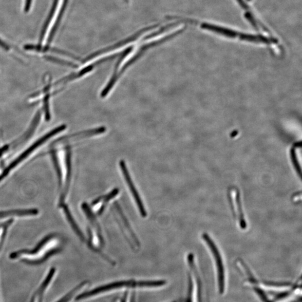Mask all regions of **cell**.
Wrapping results in <instances>:
<instances>
[{
  "mask_svg": "<svg viewBox=\"0 0 302 302\" xmlns=\"http://www.w3.org/2000/svg\"><path fill=\"white\" fill-rule=\"evenodd\" d=\"M165 281L127 280L115 282L97 287L89 292H82L76 297L77 302L94 300L109 294L126 290H154L164 288Z\"/></svg>",
  "mask_w": 302,
  "mask_h": 302,
  "instance_id": "1",
  "label": "cell"
},
{
  "mask_svg": "<svg viewBox=\"0 0 302 302\" xmlns=\"http://www.w3.org/2000/svg\"><path fill=\"white\" fill-rule=\"evenodd\" d=\"M54 237L53 236L45 237L38 245L35 250L15 252L11 255V258L13 259H21L24 262L32 264L33 265L42 263L49 257L54 255L59 250V249L54 250V249L57 248H52V246H47L49 244L51 243V241L54 239Z\"/></svg>",
  "mask_w": 302,
  "mask_h": 302,
  "instance_id": "2",
  "label": "cell"
},
{
  "mask_svg": "<svg viewBox=\"0 0 302 302\" xmlns=\"http://www.w3.org/2000/svg\"><path fill=\"white\" fill-rule=\"evenodd\" d=\"M201 28L216 33L219 35L230 38H238L253 43L271 44L277 42L276 39H275L269 38L262 36H255L238 32L235 30L208 23H203L201 25Z\"/></svg>",
  "mask_w": 302,
  "mask_h": 302,
  "instance_id": "3",
  "label": "cell"
},
{
  "mask_svg": "<svg viewBox=\"0 0 302 302\" xmlns=\"http://www.w3.org/2000/svg\"><path fill=\"white\" fill-rule=\"evenodd\" d=\"M67 0H55L54 5L51 11L48 20L45 24L41 36V47L44 48L45 44L50 42L55 33L57 26L61 17L64 7H65Z\"/></svg>",
  "mask_w": 302,
  "mask_h": 302,
  "instance_id": "4",
  "label": "cell"
},
{
  "mask_svg": "<svg viewBox=\"0 0 302 302\" xmlns=\"http://www.w3.org/2000/svg\"><path fill=\"white\" fill-rule=\"evenodd\" d=\"M66 126L62 125L58 127L55 128V129L48 132V133L45 134L43 137L40 138L38 140H37L36 142L34 143L31 146H30L28 149H26L24 152H22L19 156L17 159H15L12 163H11L8 167L5 169L4 172L2 173V174L0 176V179L1 180L5 176L8 174V173L12 170L13 169L16 168L19 164L21 163L22 161L26 159L33 152L38 149L39 147L43 145L45 142H46L50 138L54 137L57 134L60 133V132H63L66 130Z\"/></svg>",
  "mask_w": 302,
  "mask_h": 302,
  "instance_id": "5",
  "label": "cell"
},
{
  "mask_svg": "<svg viewBox=\"0 0 302 302\" xmlns=\"http://www.w3.org/2000/svg\"><path fill=\"white\" fill-rule=\"evenodd\" d=\"M202 238L205 241L208 246L210 249L211 254H212L213 256L216 266L219 290H220V292L221 293H224L226 288L225 271L224 263H223V260L220 251H219L214 241L211 239V238L208 235H207V233H204L203 234Z\"/></svg>",
  "mask_w": 302,
  "mask_h": 302,
  "instance_id": "6",
  "label": "cell"
},
{
  "mask_svg": "<svg viewBox=\"0 0 302 302\" xmlns=\"http://www.w3.org/2000/svg\"><path fill=\"white\" fill-rule=\"evenodd\" d=\"M228 200L234 217L239 222L242 229H246V222L245 221L244 214L240 197V192L236 187L230 188L228 192Z\"/></svg>",
  "mask_w": 302,
  "mask_h": 302,
  "instance_id": "7",
  "label": "cell"
},
{
  "mask_svg": "<svg viewBox=\"0 0 302 302\" xmlns=\"http://www.w3.org/2000/svg\"><path fill=\"white\" fill-rule=\"evenodd\" d=\"M120 167L121 171H122L123 173L124 179H125L127 186L129 187L131 194L133 195L134 200L136 204H137L139 212H140L141 216L143 217H146L147 216V212L145 209L144 205H143L140 196H139L137 190H136L133 181L131 179V177L129 171H128L125 162L123 160L120 161Z\"/></svg>",
  "mask_w": 302,
  "mask_h": 302,
  "instance_id": "8",
  "label": "cell"
},
{
  "mask_svg": "<svg viewBox=\"0 0 302 302\" xmlns=\"http://www.w3.org/2000/svg\"><path fill=\"white\" fill-rule=\"evenodd\" d=\"M38 211L35 209H19L0 211V219L12 217H29L36 216Z\"/></svg>",
  "mask_w": 302,
  "mask_h": 302,
  "instance_id": "9",
  "label": "cell"
},
{
  "mask_svg": "<svg viewBox=\"0 0 302 302\" xmlns=\"http://www.w3.org/2000/svg\"><path fill=\"white\" fill-rule=\"evenodd\" d=\"M89 282L82 283L81 284L76 287L73 290L69 293H68L65 296H64L57 302H71L73 300H75L76 297L79 294L82 292V290H84L87 286H88Z\"/></svg>",
  "mask_w": 302,
  "mask_h": 302,
  "instance_id": "10",
  "label": "cell"
},
{
  "mask_svg": "<svg viewBox=\"0 0 302 302\" xmlns=\"http://www.w3.org/2000/svg\"><path fill=\"white\" fill-rule=\"evenodd\" d=\"M63 210H64V211H65L67 220L69 221V222H70V224L72 226V228L74 229L77 235L79 237H80V239L82 241L85 240V237H84V235H83V233H82L80 228L78 227L76 223L75 220H74V218L73 216H72V215L70 213L69 209H68L66 207L64 206Z\"/></svg>",
  "mask_w": 302,
  "mask_h": 302,
  "instance_id": "11",
  "label": "cell"
},
{
  "mask_svg": "<svg viewBox=\"0 0 302 302\" xmlns=\"http://www.w3.org/2000/svg\"><path fill=\"white\" fill-rule=\"evenodd\" d=\"M45 58H46L47 60H50V61L57 63L61 65L73 67V68H76L77 67L76 65H75V64L73 63L66 61V60L56 58L54 57L47 56L45 57Z\"/></svg>",
  "mask_w": 302,
  "mask_h": 302,
  "instance_id": "12",
  "label": "cell"
},
{
  "mask_svg": "<svg viewBox=\"0 0 302 302\" xmlns=\"http://www.w3.org/2000/svg\"><path fill=\"white\" fill-rule=\"evenodd\" d=\"M301 192H298L293 195V202H301Z\"/></svg>",
  "mask_w": 302,
  "mask_h": 302,
  "instance_id": "13",
  "label": "cell"
},
{
  "mask_svg": "<svg viewBox=\"0 0 302 302\" xmlns=\"http://www.w3.org/2000/svg\"><path fill=\"white\" fill-rule=\"evenodd\" d=\"M0 47L4 49L6 51H9L10 50L9 45H7L5 42H3L1 39H0Z\"/></svg>",
  "mask_w": 302,
  "mask_h": 302,
  "instance_id": "14",
  "label": "cell"
}]
</instances>
